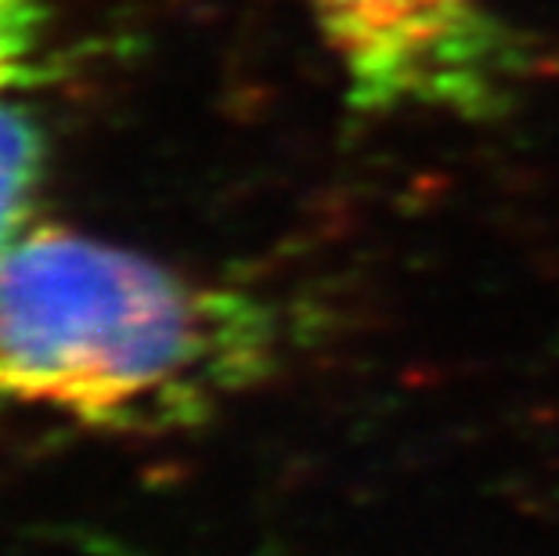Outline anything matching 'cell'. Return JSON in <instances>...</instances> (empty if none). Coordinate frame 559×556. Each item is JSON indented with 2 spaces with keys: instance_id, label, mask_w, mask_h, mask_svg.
Listing matches in <instances>:
<instances>
[{
  "instance_id": "1",
  "label": "cell",
  "mask_w": 559,
  "mask_h": 556,
  "mask_svg": "<svg viewBox=\"0 0 559 556\" xmlns=\"http://www.w3.org/2000/svg\"><path fill=\"white\" fill-rule=\"evenodd\" d=\"M282 354L271 300L62 224H33L0 260V398L19 405L188 430L267 383Z\"/></svg>"
},
{
  "instance_id": "2",
  "label": "cell",
  "mask_w": 559,
  "mask_h": 556,
  "mask_svg": "<svg viewBox=\"0 0 559 556\" xmlns=\"http://www.w3.org/2000/svg\"><path fill=\"white\" fill-rule=\"evenodd\" d=\"M354 116H444L491 123L513 113L534 51L487 0H300Z\"/></svg>"
},
{
  "instance_id": "3",
  "label": "cell",
  "mask_w": 559,
  "mask_h": 556,
  "mask_svg": "<svg viewBox=\"0 0 559 556\" xmlns=\"http://www.w3.org/2000/svg\"><path fill=\"white\" fill-rule=\"evenodd\" d=\"M44 170V138L33 116L15 102V94H0V260L33 224V199H37Z\"/></svg>"
},
{
  "instance_id": "4",
  "label": "cell",
  "mask_w": 559,
  "mask_h": 556,
  "mask_svg": "<svg viewBox=\"0 0 559 556\" xmlns=\"http://www.w3.org/2000/svg\"><path fill=\"white\" fill-rule=\"evenodd\" d=\"M37 0H0V94H15L37 51Z\"/></svg>"
}]
</instances>
